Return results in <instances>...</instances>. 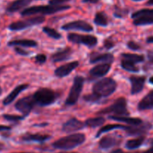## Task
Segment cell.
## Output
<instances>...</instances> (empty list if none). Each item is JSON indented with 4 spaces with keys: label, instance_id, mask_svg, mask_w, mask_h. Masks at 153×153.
Returning <instances> with one entry per match:
<instances>
[{
    "label": "cell",
    "instance_id": "obj_1",
    "mask_svg": "<svg viewBox=\"0 0 153 153\" xmlns=\"http://www.w3.org/2000/svg\"><path fill=\"white\" fill-rule=\"evenodd\" d=\"M85 140V134L82 133H76L58 139L52 143V146L56 149L70 150L82 144Z\"/></svg>",
    "mask_w": 153,
    "mask_h": 153
},
{
    "label": "cell",
    "instance_id": "obj_2",
    "mask_svg": "<svg viewBox=\"0 0 153 153\" xmlns=\"http://www.w3.org/2000/svg\"><path fill=\"white\" fill-rule=\"evenodd\" d=\"M116 82L111 78H105L96 82L92 87L93 94L99 97H107L116 89Z\"/></svg>",
    "mask_w": 153,
    "mask_h": 153
},
{
    "label": "cell",
    "instance_id": "obj_3",
    "mask_svg": "<svg viewBox=\"0 0 153 153\" xmlns=\"http://www.w3.org/2000/svg\"><path fill=\"white\" fill-rule=\"evenodd\" d=\"M70 8L69 5H39L26 8L21 12L22 16H30V15L41 13V14H52L62 10H68Z\"/></svg>",
    "mask_w": 153,
    "mask_h": 153
},
{
    "label": "cell",
    "instance_id": "obj_4",
    "mask_svg": "<svg viewBox=\"0 0 153 153\" xmlns=\"http://www.w3.org/2000/svg\"><path fill=\"white\" fill-rule=\"evenodd\" d=\"M36 105L47 106L55 102L57 95L53 91L49 88H40L32 95Z\"/></svg>",
    "mask_w": 153,
    "mask_h": 153
},
{
    "label": "cell",
    "instance_id": "obj_5",
    "mask_svg": "<svg viewBox=\"0 0 153 153\" xmlns=\"http://www.w3.org/2000/svg\"><path fill=\"white\" fill-rule=\"evenodd\" d=\"M116 114V116L128 117L129 111L127 108V102L124 98H118L114 102L113 104L110 107L100 111L98 114Z\"/></svg>",
    "mask_w": 153,
    "mask_h": 153
},
{
    "label": "cell",
    "instance_id": "obj_6",
    "mask_svg": "<svg viewBox=\"0 0 153 153\" xmlns=\"http://www.w3.org/2000/svg\"><path fill=\"white\" fill-rule=\"evenodd\" d=\"M84 79L82 76H76L74 79L73 85L70 90L68 96L65 101L66 105H74L76 103L80 95L82 92V87H83Z\"/></svg>",
    "mask_w": 153,
    "mask_h": 153
},
{
    "label": "cell",
    "instance_id": "obj_7",
    "mask_svg": "<svg viewBox=\"0 0 153 153\" xmlns=\"http://www.w3.org/2000/svg\"><path fill=\"white\" fill-rule=\"evenodd\" d=\"M44 20L45 19L44 16H35V17H32L29 19H25V20H20L13 22L9 25L8 28L11 31H20V30H23L33 26V25L42 23Z\"/></svg>",
    "mask_w": 153,
    "mask_h": 153
},
{
    "label": "cell",
    "instance_id": "obj_8",
    "mask_svg": "<svg viewBox=\"0 0 153 153\" xmlns=\"http://www.w3.org/2000/svg\"><path fill=\"white\" fill-rule=\"evenodd\" d=\"M69 41L74 43L83 44L88 47H93L98 43L97 37L92 35H81L75 33H70L68 35Z\"/></svg>",
    "mask_w": 153,
    "mask_h": 153
},
{
    "label": "cell",
    "instance_id": "obj_9",
    "mask_svg": "<svg viewBox=\"0 0 153 153\" xmlns=\"http://www.w3.org/2000/svg\"><path fill=\"white\" fill-rule=\"evenodd\" d=\"M35 102L32 96L29 97H26L20 99L16 102L15 104V108L22 114L23 117H27L30 114L34 105H35Z\"/></svg>",
    "mask_w": 153,
    "mask_h": 153
},
{
    "label": "cell",
    "instance_id": "obj_10",
    "mask_svg": "<svg viewBox=\"0 0 153 153\" xmlns=\"http://www.w3.org/2000/svg\"><path fill=\"white\" fill-rule=\"evenodd\" d=\"M64 30H77V31H82L89 32L92 31L93 27L88 22L83 20H76L73 22H68L62 27Z\"/></svg>",
    "mask_w": 153,
    "mask_h": 153
},
{
    "label": "cell",
    "instance_id": "obj_11",
    "mask_svg": "<svg viewBox=\"0 0 153 153\" xmlns=\"http://www.w3.org/2000/svg\"><path fill=\"white\" fill-rule=\"evenodd\" d=\"M78 66H79L78 61H72V62L64 64V65L58 67L55 70V76L59 78L65 77V76H68Z\"/></svg>",
    "mask_w": 153,
    "mask_h": 153
},
{
    "label": "cell",
    "instance_id": "obj_12",
    "mask_svg": "<svg viewBox=\"0 0 153 153\" xmlns=\"http://www.w3.org/2000/svg\"><path fill=\"white\" fill-rule=\"evenodd\" d=\"M84 126H85V123L80 121L79 120L76 118H72L63 124L62 131L67 133L74 132V131L82 129Z\"/></svg>",
    "mask_w": 153,
    "mask_h": 153
},
{
    "label": "cell",
    "instance_id": "obj_13",
    "mask_svg": "<svg viewBox=\"0 0 153 153\" xmlns=\"http://www.w3.org/2000/svg\"><path fill=\"white\" fill-rule=\"evenodd\" d=\"M110 70V65L108 64H101L95 66L89 71V78L92 79L103 77L107 74Z\"/></svg>",
    "mask_w": 153,
    "mask_h": 153
},
{
    "label": "cell",
    "instance_id": "obj_14",
    "mask_svg": "<svg viewBox=\"0 0 153 153\" xmlns=\"http://www.w3.org/2000/svg\"><path fill=\"white\" fill-rule=\"evenodd\" d=\"M130 82L131 84L130 93L134 95L142 91L146 82V77L145 76H131L130 77Z\"/></svg>",
    "mask_w": 153,
    "mask_h": 153
},
{
    "label": "cell",
    "instance_id": "obj_15",
    "mask_svg": "<svg viewBox=\"0 0 153 153\" xmlns=\"http://www.w3.org/2000/svg\"><path fill=\"white\" fill-rule=\"evenodd\" d=\"M152 128V124L149 123L142 122V123L135 126H129L127 128V133L129 135H141L146 133L150 128Z\"/></svg>",
    "mask_w": 153,
    "mask_h": 153
},
{
    "label": "cell",
    "instance_id": "obj_16",
    "mask_svg": "<svg viewBox=\"0 0 153 153\" xmlns=\"http://www.w3.org/2000/svg\"><path fill=\"white\" fill-rule=\"evenodd\" d=\"M113 61V55L110 53L99 54L98 52H92L90 55V63L95 64L98 62H104L106 64H111Z\"/></svg>",
    "mask_w": 153,
    "mask_h": 153
},
{
    "label": "cell",
    "instance_id": "obj_17",
    "mask_svg": "<svg viewBox=\"0 0 153 153\" xmlns=\"http://www.w3.org/2000/svg\"><path fill=\"white\" fill-rule=\"evenodd\" d=\"M118 143H119V140H118V137L109 134V135L104 136L100 139V140L99 141V146L103 149H107L116 146Z\"/></svg>",
    "mask_w": 153,
    "mask_h": 153
},
{
    "label": "cell",
    "instance_id": "obj_18",
    "mask_svg": "<svg viewBox=\"0 0 153 153\" xmlns=\"http://www.w3.org/2000/svg\"><path fill=\"white\" fill-rule=\"evenodd\" d=\"M28 87V84H24V85H18L17 87H16V88H15L6 97V98L3 100V105H10V103L17 97V96L19 95L21 92L25 91Z\"/></svg>",
    "mask_w": 153,
    "mask_h": 153
},
{
    "label": "cell",
    "instance_id": "obj_19",
    "mask_svg": "<svg viewBox=\"0 0 153 153\" xmlns=\"http://www.w3.org/2000/svg\"><path fill=\"white\" fill-rule=\"evenodd\" d=\"M139 111H146L153 108V91H150L146 97H144L137 105Z\"/></svg>",
    "mask_w": 153,
    "mask_h": 153
},
{
    "label": "cell",
    "instance_id": "obj_20",
    "mask_svg": "<svg viewBox=\"0 0 153 153\" xmlns=\"http://www.w3.org/2000/svg\"><path fill=\"white\" fill-rule=\"evenodd\" d=\"M50 137L51 136L48 135V134H29V133H27L25 135L22 136V140L26 142H38V143H43V142L49 140Z\"/></svg>",
    "mask_w": 153,
    "mask_h": 153
},
{
    "label": "cell",
    "instance_id": "obj_21",
    "mask_svg": "<svg viewBox=\"0 0 153 153\" xmlns=\"http://www.w3.org/2000/svg\"><path fill=\"white\" fill-rule=\"evenodd\" d=\"M72 54V50L70 48H65L62 50L58 51L55 52L53 55L51 56V59L53 62H60V61H65L68 60Z\"/></svg>",
    "mask_w": 153,
    "mask_h": 153
},
{
    "label": "cell",
    "instance_id": "obj_22",
    "mask_svg": "<svg viewBox=\"0 0 153 153\" xmlns=\"http://www.w3.org/2000/svg\"><path fill=\"white\" fill-rule=\"evenodd\" d=\"M109 119L113 120L116 121L125 123L128 124L130 126H135L142 123L143 121L140 118L137 117H122V116H110Z\"/></svg>",
    "mask_w": 153,
    "mask_h": 153
},
{
    "label": "cell",
    "instance_id": "obj_23",
    "mask_svg": "<svg viewBox=\"0 0 153 153\" xmlns=\"http://www.w3.org/2000/svg\"><path fill=\"white\" fill-rule=\"evenodd\" d=\"M31 1L32 0H16L8 6L6 10L8 13H14V12L18 11L20 9L26 7Z\"/></svg>",
    "mask_w": 153,
    "mask_h": 153
},
{
    "label": "cell",
    "instance_id": "obj_24",
    "mask_svg": "<svg viewBox=\"0 0 153 153\" xmlns=\"http://www.w3.org/2000/svg\"><path fill=\"white\" fill-rule=\"evenodd\" d=\"M9 46H23V47H35L38 46L37 42L32 40H26V39H23V40H12L8 43Z\"/></svg>",
    "mask_w": 153,
    "mask_h": 153
},
{
    "label": "cell",
    "instance_id": "obj_25",
    "mask_svg": "<svg viewBox=\"0 0 153 153\" xmlns=\"http://www.w3.org/2000/svg\"><path fill=\"white\" fill-rule=\"evenodd\" d=\"M128 128V126H123V125H119V124H109V125H106V126H103L98 131L97 134H96V137H100L102 134L106 132V131H111V130L116 129V128H122V129L127 130Z\"/></svg>",
    "mask_w": 153,
    "mask_h": 153
},
{
    "label": "cell",
    "instance_id": "obj_26",
    "mask_svg": "<svg viewBox=\"0 0 153 153\" xmlns=\"http://www.w3.org/2000/svg\"><path fill=\"white\" fill-rule=\"evenodd\" d=\"M144 140H145V137H143V136H140V137H137V138L129 140L126 143L125 147L128 149H136V148L140 147L143 143Z\"/></svg>",
    "mask_w": 153,
    "mask_h": 153
},
{
    "label": "cell",
    "instance_id": "obj_27",
    "mask_svg": "<svg viewBox=\"0 0 153 153\" xmlns=\"http://www.w3.org/2000/svg\"><path fill=\"white\" fill-rule=\"evenodd\" d=\"M105 119L102 117H94V118H89V119L86 120L85 122V125L91 128H96L102 124L104 123Z\"/></svg>",
    "mask_w": 153,
    "mask_h": 153
},
{
    "label": "cell",
    "instance_id": "obj_28",
    "mask_svg": "<svg viewBox=\"0 0 153 153\" xmlns=\"http://www.w3.org/2000/svg\"><path fill=\"white\" fill-rule=\"evenodd\" d=\"M135 25H146L153 24V16H142L136 18L134 20Z\"/></svg>",
    "mask_w": 153,
    "mask_h": 153
},
{
    "label": "cell",
    "instance_id": "obj_29",
    "mask_svg": "<svg viewBox=\"0 0 153 153\" xmlns=\"http://www.w3.org/2000/svg\"><path fill=\"white\" fill-rule=\"evenodd\" d=\"M122 57L123 59H125L127 61H130L134 63H140L144 61V57L142 55H136V54H130V53H123L122 54Z\"/></svg>",
    "mask_w": 153,
    "mask_h": 153
},
{
    "label": "cell",
    "instance_id": "obj_30",
    "mask_svg": "<svg viewBox=\"0 0 153 153\" xmlns=\"http://www.w3.org/2000/svg\"><path fill=\"white\" fill-rule=\"evenodd\" d=\"M94 22L98 25L106 26L108 24V21L106 14L104 12H98L94 16Z\"/></svg>",
    "mask_w": 153,
    "mask_h": 153
},
{
    "label": "cell",
    "instance_id": "obj_31",
    "mask_svg": "<svg viewBox=\"0 0 153 153\" xmlns=\"http://www.w3.org/2000/svg\"><path fill=\"white\" fill-rule=\"evenodd\" d=\"M121 66L124 70H127L128 72H133V73H137L139 71L138 67L134 65V64L130 61H127L125 59H123L121 62Z\"/></svg>",
    "mask_w": 153,
    "mask_h": 153
},
{
    "label": "cell",
    "instance_id": "obj_32",
    "mask_svg": "<svg viewBox=\"0 0 153 153\" xmlns=\"http://www.w3.org/2000/svg\"><path fill=\"white\" fill-rule=\"evenodd\" d=\"M43 31L46 34H47L49 37H52V38L56 39V40H58L62 37L61 34L58 32L57 31H56L54 28H50L48 26H45L43 28Z\"/></svg>",
    "mask_w": 153,
    "mask_h": 153
},
{
    "label": "cell",
    "instance_id": "obj_33",
    "mask_svg": "<svg viewBox=\"0 0 153 153\" xmlns=\"http://www.w3.org/2000/svg\"><path fill=\"white\" fill-rule=\"evenodd\" d=\"M142 16H153V9H142L137 10L131 15V17L133 19H136Z\"/></svg>",
    "mask_w": 153,
    "mask_h": 153
},
{
    "label": "cell",
    "instance_id": "obj_34",
    "mask_svg": "<svg viewBox=\"0 0 153 153\" xmlns=\"http://www.w3.org/2000/svg\"><path fill=\"white\" fill-rule=\"evenodd\" d=\"M3 117L6 120L11 121V122H16V121L22 120L24 119L23 116H19V115H13V114H4Z\"/></svg>",
    "mask_w": 153,
    "mask_h": 153
},
{
    "label": "cell",
    "instance_id": "obj_35",
    "mask_svg": "<svg viewBox=\"0 0 153 153\" xmlns=\"http://www.w3.org/2000/svg\"><path fill=\"white\" fill-rule=\"evenodd\" d=\"M100 97H99L98 96H97L94 94H87L84 97V100L87 102H98V100H100Z\"/></svg>",
    "mask_w": 153,
    "mask_h": 153
},
{
    "label": "cell",
    "instance_id": "obj_36",
    "mask_svg": "<svg viewBox=\"0 0 153 153\" xmlns=\"http://www.w3.org/2000/svg\"><path fill=\"white\" fill-rule=\"evenodd\" d=\"M34 61H35V62L39 64H44V63L46 62V56H45L44 55H43V54H39V55H36V56L34 58Z\"/></svg>",
    "mask_w": 153,
    "mask_h": 153
},
{
    "label": "cell",
    "instance_id": "obj_37",
    "mask_svg": "<svg viewBox=\"0 0 153 153\" xmlns=\"http://www.w3.org/2000/svg\"><path fill=\"white\" fill-rule=\"evenodd\" d=\"M127 46L129 49H131V50H134V51L140 50V46L139 44H137L136 43H135L134 41H133V40H130V41H129L128 43Z\"/></svg>",
    "mask_w": 153,
    "mask_h": 153
},
{
    "label": "cell",
    "instance_id": "obj_38",
    "mask_svg": "<svg viewBox=\"0 0 153 153\" xmlns=\"http://www.w3.org/2000/svg\"><path fill=\"white\" fill-rule=\"evenodd\" d=\"M128 12V10H122V9L118 8L117 9L116 11L114 13V15H115L116 16H117V17H122V16H124V14H126Z\"/></svg>",
    "mask_w": 153,
    "mask_h": 153
},
{
    "label": "cell",
    "instance_id": "obj_39",
    "mask_svg": "<svg viewBox=\"0 0 153 153\" xmlns=\"http://www.w3.org/2000/svg\"><path fill=\"white\" fill-rule=\"evenodd\" d=\"M68 1H70V0H50L49 2L51 5H60L62 3Z\"/></svg>",
    "mask_w": 153,
    "mask_h": 153
},
{
    "label": "cell",
    "instance_id": "obj_40",
    "mask_svg": "<svg viewBox=\"0 0 153 153\" xmlns=\"http://www.w3.org/2000/svg\"><path fill=\"white\" fill-rule=\"evenodd\" d=\"M15 52H16L17 54H19V55H23V56H26V55H28V52H27V51L24 50V49H22V48H20V47L15 48Z\"/></svg>",
    "mask_w": 153,
    "mask_h": 153
},
{
    "label": "cell",
    "instance_id": "obj_41",
    "mask_svg": "<svg viewBox=\"0 0 153 153\" xmlns=\"http://www.w3.org/2000/svg\"><path fill=\"white\" fill-rule=\"evenodd\" d=\"M113 46H114L113 43H112V41H110V40H106L104 41V47L106 48V49H111V48H112Z\"/></svg>",
    "mask_w": 153,
    "mask_h": 153
},
{
    "label": "cell",
    "instance_id": "obj_42",
    "mask_svg": "<svg viewBox=\"0 0 153 153\" xmlns=\"http://www.w3.org/2000/svg\"><path fill=\"white\" fill-rule=\"evenodd\" d=\"M148 58L150 62L153 63V52H152V51L148 52Z\"/></svg>",
    "mask_w": 153,
    "mask_h": 153
},
{
    "label": "cell",
    "instance_id": "obj_43",
    "mask_svg": "<svg viewBox=\"0 0 153 153\" xmlns=\"http://www.w3.org/2000/svg\"><path fill=\"white\" fill-rule=\"evenodd\" d=\"M10 127L6 126H0V131H8V130H10Z\"/></svg>",
    "mask_w": 153,
    "mask_h": 153
},
{
    "label": "cell",
    "instance_id": "obj_44",
    "mask_svg": "<svg viewBox=\"0 0 153 153\" xmlns=\"http://www.w3.org/2000/svg\"><path fill=\"white\" fill-rule=\"evenodd\" d=\"M151 144H152V146L149 148L148 149H147L146 151H145V152H143L142 153H153V139L152 140L151 142Z\"/></svg>",
    "mask_w": 153,
    "mask_h": 153
},
{
    "label": "cell",
    "instance_id": "obj_45",
    "mask_svg": "<svg viewBox=\"0 0 153 153\" xmlns=\"http://www.w3.org/2000/svg\"><path fill=\"white\" fill-rule=\"evenodd\" d=\"M99 1V0H82V2L85 3H92V4H95Z\"/></svg>",
    "mask_w": 153,
    "mask_h": 153
},
{
    "label": "cell",
    "instance_id": "obj_46",
    "mask_svg": "<svg viewBox=\"0 0 153 153\" xmlns=\"http://www.w3.org/2000/svg\"><path fill=\"white\" fill-rule=\"evenodd\" d=\"M147 43H153V36H151V37H148V38L146 39Z\"/></svg>",
    "mask_w": 153,
    "mask_h": 153
},
{
    "label": "cell",
    "instance_id": "obj_47",
    "mask_svg": "<svg viewBox=\"0 0 153 153\" xmlns=\"http://www.w3.org/2000/svg\"><path fill=\"white\" fill-rule=\"evenodd\" d=\"M111 153H125V152H123L122 150V149H116V150H114V151H112V152Z\"/></svg>",
    "mask_w": 153,
    "mask_h": 153
},
{
    "label": "cell",
    "instance_id": "obj_48",
    "mask_svg": "<svg viewBox=\"0 0 153 153\" xmlns=\"http://www.w3.org/2000/svg\"><path fill=\"white\" fill-rule=\"evenodd\" d=\"M147 4H148V5H153V0H148L147 1Z\"/></svg>",
    "mask_w": 153,
    "mask_h": 153
},
{
    "label": "cell",
    "instance_id": "obj_49",
    "mask_svg": "<svg viewBox=\"0 0 153 153\" xmlns=\"http://www.w3.org/2000/svg\"><path fill=\"white\" fill-rule=\"evenodd\" d=\"M148 82H149L150 84H152V85H153V76H152V77L150 78L149 80H148Z\"/></svg>",
    "mask_w": 153,
    "mask_h": 153
},
{
    "label": "cell",
    "instance_id": "obj_50",
    "mask_svg": "<svg viewBox=\"0 0 153 153\" xmlns=\"http://www.w3.org/2000/svg\"><path fill=\"white\" fill-rule=\"evenodd\" d=\"M2 88L0 87V95L2 94Z\"/></svg>",
    "mask_w": 153,
    "mask_h": 153
},
{
    "label": "cell",
    "instance_id": "obj_51",
    "mask_svg": "<svg viewBox=\"0 0 153 153\" xmlns=\"http://www.w3.org/2000/svg\"><path fill=\"white\" fill-rule=\"evenodd\" d=\"M59 153H76V152H59Z\"/></svg>",
    "mask_w": 153,
    "mask_h": 153
},
{
    "label": "cell",
    "instance_id": "obj_52",
    "mask_svg": "<svg viewBox=\"0 0 153 153\" xmlns=\"http://www.w3.org/2000/svg\"><path fill=\"white\" fill-rule=\"evenodd\" d=\"M14 153H33V152H14Z\"/></svg>",
    "mask_w": 153,
    "mask_h": 153
},
{
    "label": "cell",
    "instance_id": "obj_53",
    "mask_svg": "<svg viewBox=\"0 0 153 153\" xmlns=\"http://www.w3.org/2000/svg\"><path fill=\"white\" fill-rule=\"evenodd\" d=\"M133 1H142V0H133Z\"/></svg>",
    "mask_w": 153,
    "mask_h": 153
},
{
    "label": "cell",
    "instance_id": "obj_54",
    "mask_svg": "<svg viewBox=\"0 0 153 153\" xmlns=\"http://www.w3.org/2000/svg\"><path fill=\"white\" fill-rule=\"evenodd\" d=\"M2 144H0V147H2Z\"/></svg>",
    "mask_w": 153,
    "mask_h": 153
}]
</instances>
